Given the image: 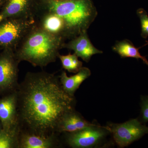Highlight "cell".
Wrapping results in <instances>:
<instances>
[{"mask_svg": "<svg viewBox=\"0 0 148 148\" xmlns=\"http://www.w3.org/2000/svg\"><path fill=\"white\" fill-rule=\"evenodd\" d=\"M17 95L18 129L31 134L61 135L60 121L75 109V98L64 91L59 76L45 71L28 72Z\"/></svg>", "mask_w": 148, "mask_h": 148, "instance_id": "obj_1", "label": "cell"}, {"mask_svg": "<svg viewBox=\"0 0 148 148\" xmlns=\"http://www.w3.org/2000/svg\"><path fill=\"white\" fill-rule=\"evenodd\" d=\"M98 15L93 0H36V27L66 41L87 32Z\"/></svg>", "mask_w": 148, "mask_h": 148, "instance_id": "obj_2", "label": "cell"}, {"mask_svg": "<svg viewBox=\"0 0 148 148\" xmlns=\"http://www.w3.org/2000/svg\"><path fill=\"white\" fill-rule=\"evenodd\" d=\"M66 42L34 25L18 45L14 52L20 62L25 61L42 68L55 62Z\"/></svg>", "mask_w": 148, "mask_h": 148, "instance_id": "obj_3", "label": "cell"}, {"mask_svg": "<svg viewBox=\"0 0 148 148\" xmlns=\"http://www.w3.org/2000/svg\"><path fill=\"white\" fill-rule=\"evenodd\" d=\"M34 24L32 18L9 17L0 21V47L15 51Z\"/></svg>", "mask_w": 148, "mask_h": 148, "instance_id": "obj_4", "label": "cell"}, {"mask_svg": "<svg viewBox=\"0 0 148 148\" xmlns=\"http://www.w3.org/2000/svg\"><path fill=\"white\" fill-rule=\"evenodd\" d=\"M20 63L13 49L4 48L0 52V97L18 90Z\"/></svg>", "mask_w": 148, "mask_h": 148, "instance_id": "obj_5", "label": "cell"}, {"mask_svg": "<svg viewBox=\"0 0 148 148\" xmlns=\"http://www.w3.org/2000/svg\"><path fill=\"white\" fill-rule=\"evenodd\" d=\"M109 133L107 126L94 124L77 132L61 134L64 137L61 139L71 148H93L101 144Z\"/></svg>", "mask_w": 148, "mask_h": 148, "instance_id": "obj_6", "label": "cell"}, {"mask_svg": "<svg viewBox=\"0 0 148 148\" xmlns=\"http://www.w3.org/2000/svg\"><path fill=\"white\" fill-rule=\"evenodd\" d=\"M107 127L115 142L121 148L127 147L148 133V127L138 119H132L122 123H110Z\"/></svg>", "mask_w": 148, "mask_h": 148, "instance_id": "obj_7", "label": "cell"}, {"mask_svg": "<svg viewBox=\"0 0 148 148\" xmlns=\"http://www.w3.org/2000/svg\"><path fill=\"white\" fill-rule=\"evenodd\" d=\"M0 122L7 132H19L17 91L0 97Z\"/></svg>", "mask_w": 148, "mask_h": 148, "instance_id": "obj_8", "label": "cell"}, {"mask_svg": "<svg viewBox=\"0 0 148 148\" xmlns=\"http://www.w3.org/2000/svg\"><path fill=\"white\" fill-rule=\"evenodd\" d=\"M61 135L40 136L19 131L18 148H58L62 147Z\"/></svg>", "mask_w": 148, "mask_h": 148, "instance_id": "obj_9", "label": "cell"}, {"mask_svg": "<svg viewBox=\"0 0 148 148\" xmlns=\"http://www.w3.org/2000/svg\"><path fill=\"white\" fill-rule=\"evenodd\" d=\"M64 43L63 48L73 51L74 53L86 62H89L92 56L101 54L103 51L95 48L92 44L87 34V32L83 33Z\"/></svg>", "mask_w": 148, "mask_h": 148, "instance_id": "obj_10", "label": "cell"}, {"mask_svg": "<svg viewBox=\"0 0 148 148\" xmlns=\"http://www.w3.org/2000/svg\"><path fill=\"white\" fill-rule=\"evenodd\" d=\"M35 1L36 0H7L0 9V21L12 17L33 18L32 11Z\"/></svg>", "mask_w": 148, "mask_h": 148, "instance_id": "obj_11", "label": "cell"}, {"mask_svg": "<svg viewBox=\"0 0 148 148\" xmlns=\"http://www.w3.org/2000/svg\"><path fill=\"white\" fill-rule=\"evenodd\" d=\"M74 109L66 113L58 124L57 132L61 135L79 131L93 125Z\"/></svg>", "mask_w": 148, "mask_h": 148, "instance_id": "obj_12", "label": "cell"}, {"mask_svg": "<svg viewBox=\"0 0 148 148\" xmlns=\"http://www.w3.org/2000/svg\"><path fill=\"white\" fill-rule=\"evenodd\" d=\"M91 74L90 69L82 67L77 73L71 77L68 76L66 72L63 71L59 77L64 91L71 96L75 97V93L80 86Z\"/></svg>", "mask_w": 148, "mask_h": 148, "instance_id": "obj_13", "label": "cell"}, {"mask_svg": "<svg viewBox=\"0 0 148 148\" xmlns=\"http://www.w3.org/2000/svg\"><path fill=\"white\" fill-rule=\"evenodd\" d=\"M147 43L140 47H136L132 42L129 40L125 39L117 41L112 47V50L117 53L121 58H133L143 60L144 63L148 66V61L145 56L141 55L139 49L148 45Z\"/></svg>", "mask_w": 148, "mask_h": 148, "instance_id": "obj_14", "label": "cell"}, {"mask_svg": "<svg viewBox=\"0 0 148 148\" xmlns=\"http://www.w3.org/2000/svg\"><path fill=\"white\" fill-rule=\"evenodd\" d=\"M58 58L60 59L63 69L69 73H76L82 67V62L79 61V57L75 53H69L66 55L59 54Z\"/></svg>", "mask_w": 148, "mask_h": 148, "instance_id": "obj_15", "label": "cell"}, {"mask_svg": "<svg viewBox=\"0 0 148 148\" xmlns=\"http://www.w3.org/2000/svg\"><path fill=\"white\" fill-rule=\"evenodd\" d=\"M18 132L2 130L0 132V148H18Z\"/></svg>", "mask_w": 148, "mask_h": 148, "instance_id": "obj_16", "label": "cell"}, {"mask_svg": "<svg viewBox=\"0 0 148 148\" xmlns=\"http://www.w3.org/2000/svg\"><path fill=\"white\" fill-rule=\"evenodd\" d=\"M137 15L140 19L141 26V36L143 38H147L148 36V15L147 13L143 8L138 9Z\"/></svg>", "mask_w": 148, "mask_h": 148, "instance_id": "obj_17", "label": "cell"}, {"mask_svg": "<svg viewBox=\"0 0 148 148\" xmlns=\"http://www.w3.org/2000/svg\"><path fill=\"white\" fill-rule=\"evenodd\" d=\"M141 114L143 121L148 122V97H144L142 100Z\"/></svg>", "mask_w": 148, "mask_h": 148, "instance_id": "obj_18", "label": "cell"}, {"mask_svg": "<svg viewBox=\"0 0 148 148\" xmlns=\"http://www.w3.org/2000/svg\"><path fill=\"white\" fill-rule=\"evenodd\" d=\"M7 0H0V4L3 5Z\"/></svg>", "mask_w": 148, "mask_h": 148, "instance_id": "obj_19", "label": "cell"}, {"mask_svg": "<svg viewBox=\"0 0 148 148\" xmlns=\"http://www.w3.org/2000/svg\"><path fill=\"white\" fill-rule=\"evenodd\" d=\"M3 130V127L1 123V122H0V132H1V131H2V130Z\"/></svg>", "mask_w": 148, "mask_h": 148, "instance_id": "obj_20", "label": "cell"}, {"mask_svg": "<svg viewBox=\"0 0 148 148\" xmlns=\"http://www.w3.org/2000/svg\"><path fill=\"white\" fill-rule=\"evenodd\" d=\"M2 49H3L1 48L0 47V52H1V51L2 50Z\"/></svg>", "mask_w": 148, "mask_h": 148, "instance_id": "obj_21", "label": "cell"}, {"mask_svg": "<svg viewBox=\"0 0 148 148\" xmlns=\"http://www.w3.org/2000/svg\"><path fill=\"white\" fill-rule=\"evenodd\" d=\"M2 5H1L0 4V9L2 7Z\"/></svg>", "mask_w": 148, "mask_h": 148, "instance_id": "obj_22", "label": "cell"}]
</instances>
